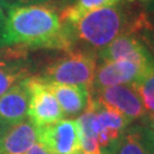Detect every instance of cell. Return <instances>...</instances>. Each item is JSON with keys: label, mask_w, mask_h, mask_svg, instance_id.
<instances>
[{"label": "cell", "mask_w": 154, "mask_h": 154, "mask_svg": "<svg viewBox=\"0 0 154 154\" xmlns=\"http://www.w3.org/2000/svg\"><path fill=\"white\" fill-rule=\"evenodd\" d=\"M127 1H128V2H134V1H137V0H127ZM139 1H146V0H139Z\"/></svg>", "instance_id": "25"}, {"label": "cell", "mask_w": 154, "mask_h": 154, "mask_svg": "<svg viewBox=\"0 0 154 154\" xmlns=\"http://www.w3.org/2000/svg\"><path fill=\"white\" fill-rule=\"evenodd\" d=\"M25 55L26 50L20 47L1 49L4 61H0V96L15 83L30 77Z\"/></svg>", "instance_id": "11"}, {"label": "cell", "mask_w": 154, "mask_h": 154, "mask_svg": "<svg viewBox=\"0 0 154 154\" xmlns=\"http://www.w3.org/2000/svg\"><path fill=\"white\" fill-rule=\"evenodd\" d=\"M132 87L142 100L147 118L154 116V66L138 79Z\"/></svg>", "instance_id": "16"}, {"label": "cell", "mask_w": 154, "mask_h": 154, "mask_svg": "<svg viewBox=\"0 0 154 154\" xmlns=\"http://www.w3.org/2000/svg\"><path fill=\"white\" fill-rule=\"evenodd\" d=\"M37 140V128L25 119L7 128L0 143V154H26Z\"/></svg>", "instance_id": "12"}, {"label": "cell", "mask_w": 154, "mask_h": 154, "mask_svg": "<svg viewBox=\"0 0 154 154\" xmlns=\"http://www.w3.org/2000/svg\"><path fill=\"white\" fill-rule=\"evenodd\" d=\"M29 90V120L35 127H42L58 122L64 113L48 83L38 75L25 78Z\"/></svg>", "instance_id": "4"}, {"label": "cell", "mask_w": 154, "mask_h": 154, "mask_svg": "<svg viewBox=\"0 0 154 154\" xmlns=\"http://www.w3.org/2000/svg\"><path fill=\"white\" fill-rule=\"evenodd\" d=\"M70 50H82L97 56L120 35L140 31L149 25L143 7L123 2L83 15L77 22L62 24Z\"/></svg>", "instance_id": "1"}, {"label": "cell", "mask_w": 154, "mask_h": 154, "mask_svg": "<svg viewBox=\"0 0 154 154\" xmlns=\"http://www.w3.org/2000/svg\"><path fill=\"white\" fill-rule=\"evenodd\" d=\"M146 14H147V13H146ZM147 17H149V24H151L152 30H153V32H154V13H152V14H147Z\"/></svg>", "instance_id": "23"}, {"label": "cell", "mask_w": 154, "mask_h": 154, "mask_svg": "<svg viewBox=\"0 0 154 154\" xmlns=\"http://www.w3.org/2000/svg\"><path fill=\"white\" fill-rule=\"evenodd\" d=\"M152 66L140 65L129 61L102 62L96 67L89 91L120 85H132Z\"/></svg>", "instance_id": "9"}, {"label": "cell", "mask_w": 154, "mask_h": 154, "mask_svg": "<svg viewBox=\"0 0 154 154\" xmlns=\"http://www.w3.org/2000/svg\"><path fill=\"white\" fill-rule=\"evenodd\" d=\"M0 58H1V49H0Z\"/></svg>", "instance_id": "27"}, {"label": "cell", "mask_w": 154, "mask_h": 154, "mask_svg": "<svg viewBox=\"0 0 154 154\" xmlns=\"http://www.w3.org/2000/svg\"><path fill=\"white\" fill-rule=\"evenodd\" d=\"M6 20H7V11H6L5 5L0 0V40H1V35H2V32H4V29H5Z\"/></svg>", "instance_id": "19"}, {"label": "cell", "mask_w": 154, "mask_h": 154, "mask_svg": "<svg viewBox=\"0 0 154 154\" xmlns=\"http://www.w3.org/2000/svg\"><path fill=\"white\" fill-rule=\"evenodd\" d=\"M47 83L61 106L64 116H78L86 110L90 98L89 88L85 86Z\"/></svg>", "instance_id": "13"}, {"label": "cell", "mask_w": 154, "mask_h": 154, "mask_svg": "<svg viewBox=\"0 0 154 154\" xmlns=\"http://www.w3.org/2000/svg\"><path fill=\"white\" fill-rule=\"evenodd\" d=\"M37 128V137L50 154H77L80 152L79 128L75 120L62 119L58 122Z\"/></svg>", "instance_id": "8"}, {"label": "cell", "mask_w": 154, "mask_h": 154, "mask_svg": "<svg viewBox=\"0 0 154 154\" xmlns=\"http://www.w3.org/2000/svg\"><path fill=\"white\" fill-rule=\"evenodd\" d=\"M102 62L129 61L140 65H154V56L139 32H128L112 41L97 54Z\"/></svg>", "instance_id": "6"}, {"label": "cell", "mask_w": 154, "mask_h": 154, "mask_svg": "<svg viewBox=\"0 0 154 154\" xmlns=\"http://www.w3.org/2000/svg\"><path fill=\"white\" fill-rule=\"evenodd\" d=\"M114 154H149L140 125H130Z\"/></svg>", "instance_id": "15"}, {"label": "cell", "mask_w": 154, "mask_h": 154, "mask_svg": "<svg viewBox=\"0 0 154 154\" xmlns=\"http://www.w3.org/2000/svg\"><path fill=\"white\" fill-rule=\"evenodd\" d=\"M90 96L99 104L119 112L131 123L143 120L146 116L142 100L132 85H120L94 90L90 91Z\"/></svg>", "instance_id": "7"}, {"label": "cell", "mask_w": 154, "mask_h": 154, "mask_svg": "<svg viewBox=\"0 0 154 154\" xmlns=\"http://www.w3.org/2000/svg\"><path fill=\"white\" fill-rule=\"evenodd\" d=\"M142 125L146 127L152 134H154V116H152V118L145 116L143 120H142Z\"/></svg>", "instance_id": "21"}, {"label": "cell", "mask_w": 154, "mask_h": 154, "mask_svg": "<svg viewBox=\"0 0 154 154\" xmlns=\"http://www.w3.org/2000/svg\"><path fill=\"white\" fill-rule=\"evenodd\" d=\"M77 154H85V153H82V152H78Z\"/></svg>", "instance_id": "26"}, {"label": "cell", "mask_w": 154, "mask_h": 154, "mask_svg": "<svg viewBox=\"0 0 154 154\" xmlns=\"http://www.w3.org/2000/svg\"><path fill=\"white\" fill-rule=\"evenodd\" d=\"M29 90L25 79L11 86L0 96V123L6 128L28 118Z\"/></svg>", "instance_id": "10"}, {"label": "cell", "mask_w": 154, "mask_h": 154, "mask_svg": "<svg viewBox=\"0 0 154 154\" xmlns=\"http://www.w3.org/2000/svg\"><path fill=\"white\" fill-rule=\"evenodd\" d=\"M5 5L6 11L11 7L16 6H29V5H39V4H48L54 0H1Z\"/></svg>", "instance_id": "17"}, {"label": "cell", "mask_w": 154, "mask_h": 154, "mask_svg": "<svg viewBox=\"0 0 154 154\" xmlns=\"http://www.w3.org/2000/svg\"><path fill=\"white\" fill-rule=\"evenodd\" d=\"M6 130H7V128L0 123V143H1V140H2V137H4V135H5Z\"/></svg>", "instance_id": "24"}, {"label": "cell", "mask_w": 154, "mask_h": 154, "mask_svg": "<svg viewBox=\"0 0 154 154\" xmlns=\"http://www.w3.org/2000/svg\"><path fill=\"white\" fill-rule=\"evenodd\" d=\"M26 154H50V153L47 151V149H45L41 144L37 143V144H34V145H33Z\"/></svg>", "instance_id": "20"}, {"label": "cell", "mask_w": 154, "mask_h": 154, "mask_svg": "<svg viewBox=\"0 0 154 154\" xmlns=\"http://www.w3.org/2000/svg\"><path fill=\"white\" fill-rule=\"evenodd\" d=\"M63 53L45 66L38 77L46 82L85 86L90 89L97 67V56L82 50Z\"/></svg>", "instance_id": "3"}, {"label": "cell", "mask_w": 154, "mask_h": 154, "mask_svg": "<svg viewBox=\"0 0 154 154\" xmlns=\"http://www.w3.org/2000/svg\"><path fill=\"white\" fill-rule=\"evenodd\" d=\"M143 8L147 14L154 13V0H146V1H144Z\"/></svg>", "instance_id": "22"}, {"label": "cell", "mask_w": 154, "mask_h": 154, "mask_svg": "<svg viewBox=\"0 0 154 154\" xmlns=\"http://www.w3.org/2000/svg\"><path fill=\"white\" fill-rule=\"evenodd\" d=\"M142 126V130H143V136H144V140H145V144L147 146V149H149V154H154V134L149 131V129L145 126Z\"/></svg>", "instance_id": "18"}, {"label": "cell", "mask_w": 154, "mask_h": 154, "mask_svg": "<svg viewBox=\"0 0 154 154\" xmlns=\"http://www.w3.org/2000/svg\"><path fill=\"white\" fill-rule=\"evenodd\" d=\"M94 131L100 152L102 154H114L125 132L132 123L119 112L96 100H94Z\"/></svg>", "instance_id": "5"}, {"label": "cell", "mask_w": 154, "mask_h": 154, "mask_svg": "<svg viewBox=\"0 0 154 154\" xmlns=\"http://www.w3.org/2000/svg\"><path fill=\"white\" fill-rule=\"evenodd\" d=\"M121 1L123 0H73L62 9L60 18L62 24H71L90 11L116 6Z\"/></svg>", "instance_id": "14"}, {"label": "cell", "mask_w": 154, "mask_h": 154, "mask_svg": "<svg viewBox=\"0 0 154 154\" xmlns=\"http://www.w3.org/2000/svg\"><path fill=\"white\" fill-rule=\"evenodd\" d=\"M0 47L61 51L71 49L60 14L50 2L8 8Z\"/></svg>", "instance_id": "2"}]
</instances>
